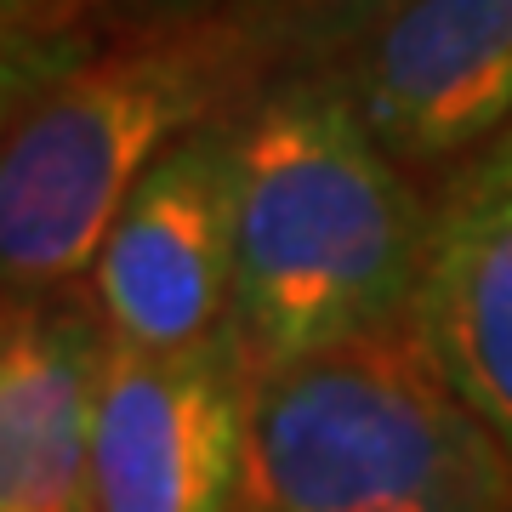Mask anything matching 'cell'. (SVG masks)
Masks as SVG:
<instances>
[{
    "label": "cell",
    "mask_w": 512,
    "mask_h": 512,
    "mask_svg": "<svg viewBox=\"0 0 512 512\" xmlns=\"http://www.w3.org/2000/svg\"><path fill=\"white\" fill-rule=\"evenodd\" d=\"M382 6H393V0H370V12H382Z\"/></svg>",
    "instance_id": "cell-11"
},
{
    "label": "cell",
    "mask_w": 512,
    "mask_h": 512,
    "mask_svg": "<svg viewBox=\"0 0 512 512\" xmlns=\"http://www.w3.org/2000/svg\"><path fill=\"white\" fill-rule=\"evenodd\" d=\"M251 80V40L234 23L143 35L69 63L0 131V291H63L92 274L131 188L228 120Z\"/></svg>",
    "instance_id": "cell-3"
},
{
    "label": "cell",
    "mask_w": 512,
    "mask_h": 512,
    "mask_svg": "<svg viewBox=\"0 0 512 512\" xmlns=\"http://www.w3.org/2000/svg\"><path fill=\"white\" fill-rule=\"evenodd\" d=\"M74 63V46L57 35L52 0H0V131L35 103Z\"/></svg>",
    "instance_id": "cell-9"
},
{
    "label": "cell",
    "mask_w": 512,
    "mask_h": 512,
    "mask_svg": "<svg viewBox=\"0 0 512 512\" xmlns=\"http://www.w3.org/2000/svg\"><path fill=\"white\" fill-rule=\"evenodd\" d=\"M433 211L342 86L234 114V330L285 365L416 313Z\"/></svg>",
    "instance_id": "cell-1"
},
{
    "label": "cell",
    "mask_w": 512,
    "mask_h": 512,
    "mask_svg": "<svg viewBox=\"0 0 512 512\" xmlns=\"http://www.w3.org/2000/svg\"><path fill=\"white\" fill-rule=\"evenodd\" d=\"M109 353L97 308L0 291V512H92V410Z\"/></svg>",
    "instance_id": "cell-7"
},
{
    "label": "cell",
    "mask_w": 512,
    "mask_h": 512,
    "mask_svg": "<svg viewBox=\"0 0 512 512\" xmlns=\"http://www.w3.org/2000/svg\"><path fill=\"white\" fill-rule=\"evenodd\" d=\"M239 512H512V456L404 313L256 365Z\"/></svg>",
    "instance_id": "cell-2"
},
{
    "label": "cell",
    "mask_w": 512,
    "mask_h": 512,
    "mask_svg": "<svg viewBox=\"0 0 512 512\" xmlns=\"http://www.w3.org/2000/svg\"><path fill=\"white\" fill-rule=\"evenodd\" d=\"M416 319L444 376L512 456V188L461 177L444 194Z\"/></svg>",
    "instance_id": "cell-8"
},
{
    "label": "cell",
    "mask_w": 512,
    "mask_h": 512,
    "mask_svg": "<svg viewBox=\"0 0 512 512\" xmlns=\"http://www.w3.org/2000/svg\"><path fill=\"white\" fill-rule=\"evenodd\" d=\"M467 177H478V183H495V188H512V126L501 131V137L484 148V154H478Z\"/></svg>",
    "instance_id": "cell-10"
},
{
    "label": "cell",
    "mask_w": 512,
    "mask_h": 512,
    "mask_svg": "<svg viewBox=\"0 0 512 512\" xmlns=\"http://www.w3.org/2000/svg\"><path fill=\"white\" fill-rule=\"evenodd\" d=\"M86 291L131 348H194L234 325V120L183 137L131 188Z\"/></svg>",
    "instance_id": "cell-5"
},
{
    "label": "cell",
    "mask_w": 512,
    "mask_h": 512,
    "mask_svg": "<svg viewBox=\"0 0 512 512\" xmlns=\"http://www.w3.org/2000/svg\"><path fill=\"white\" fill-rule=\"evenodd\" d=\"M251 376L234 325L194 348L109 336L92 410V512H239Z\"/></svg>",
    "instance_id": "cell-4"
},
{
    "label": "cell",
    "mask_w": 512,
    "mask_h": 512,
    "mask_svg": "<svg viewBox=\"0 0 512 512\" xmlns=\"http://www.w3.org/2000/svg\"><path fill=\"white\" fill-rule=\"evenodd\" d=\"M342 92L399 165L490 148L512 126V0H393L365 23Z\"/></svg>",
    "instance_id": "cell-6"
}]
</instances>
